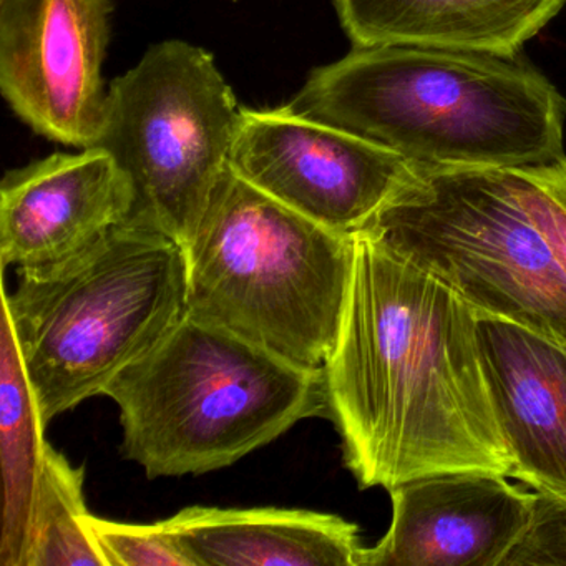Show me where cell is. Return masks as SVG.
I'll return each mask as SVG.
<instances>
[{
  "label": "cell",
  "mask_w": 566,
  "mask_h": 566,
  "mask_svg": "<svg viewBox=\"0 0 566 566\" xmlns=\"http://www.w3.org/2000/svg\"><path fill=\"white\" fill-rule=\"evenodd\" d=\"M327 407L360 489L449 472L510 476L476 339V311L367 231L353 234Z\"/></svg>",
  "instance_id": "1"
},
{
  "label": "cell",
  "mask_w": 566,
  "mask_h": 566,
  "mask_svg": "<svg viewBox=\"0 0 566 566\" xmlns=\"http://www.w3.org/2000/svg\"><path fill=\"white\" fill-rule=\"evenodd\" d=\"M287 107L427 167L515 168L565 155L566 101L515 55L354 48L311 72Z\"/></svg>",
  "instance_id": "2"
},
{
  "label": "cell",
  "mask_w": 566,
  "mask_h": 566,
  "mask_svg": "<svg viewBox=\"0 0 566 566\" xmlns=\"http://www.w3.org/2000/svg\"><path fill=\"white\" fill-rule=\"evenodd\" d=\"M104 396L120 410L125 455L150 479L224 469L301 420L329 419L323 367L188 311Z\"/></svg>",
  "instance_id": "3"
},
{
  "label": "cell",
  "mask_w": 566,
  "mask_h": 566,
  "mask_svg": "<svg viewBox=\"0 0 566 566\" xmlns=\"http://www.w3.org/2000/svg\"><path fill=\"white\" fill-rule=\"evenodd\" d=\"M188 311L187 254L167 234L127 221L48 270H21L2 313L45 426L150 353Z\"/></svg>",
  "instance_id": "4"
},
{
  "label": "cell",
  "mask_w": 566,
  "mask_h": 566,
  "mask_svg": "<svg viewBox=\"0 0 566 566\" xmlns=\"http://www.w3.org/2000/svg\"><path fill=\"white\" fill-rule=\"evenodd\" d=\"M185 254L188 313L303 366L329 359L353 234L304 217L228 167Z\"/></svg>",
  "instance_id": "5"
},
{
  "label": "cell",
  "mask_w": 566,
  "mask_h": 566,
  "mask_svg": "<svg viewBox=\"0 0 566 566\" xmlns=\"http://www.w3.org/2000/svg\"><path fill=\"white\" fill-rule=\"evenodd\" d=\"M360 231L452 287L473 310L566 344V274L496 167H427Z\"/></svg>",
  "instance_id": "6"
},
{
  "label": "cell",
  "mask_w": 566,
  "mask_h": 566,
  "mask_svg": "<svg viewBox=\"0 0 566 566\" xmlns=\"http://www.w3.org/2000/svg\"><path fill=\"white\" fill-rule=\"evenodd\" d=\"M241 111L213 55L188 42L155 44L115 78L94 147L108 151L130 178L128 221L187 250L230 167Z\"/></svg>",
  "instance_id": "7"
},
{
  "label": "cell",
  "mask_w": 566,
  "mask_h": 566,
  "mask_svg": "<svg viewBox=\"0 0 566 566\" xmlns=\"http://www.w3.org/2000/svg\"><path fill=\"white\" fill-rule=\"evenodd\" d=\"M230 168L304 217L354 234L413 174L416 164L284 105L241 111Z\"/></svg>",
  "instance_id": "8"
},
{
  "label": "cell",
  "mask_w": 566,
  "mask_h": 566,
  "mask_svg": "<svg viewBox=\"0 0 566 566\" xmlns=\"http://www.w3.org/2000/svg\"><path fill=\"white\" fill-rule=\"evenodd\" d=\"M111 14L112 0H0V88L35 134L71 147L97 144Z\"/></svg>",
  "instance_id": "9"
},
{
  "label": "cell",
  "mask_w": 566,
  "mask_h": 566,
  "mask_svg": "<svg viewBox=\"0 0 566 566\" xmlns=\"http://www.w3.org/2000/svg\"><path fill=\"white\" fill-rule=\"evenodd\" d=\"M493 472L422 476L389 490L392 522L359 566H502L532 523L536 492Z\"/></svg>",
  "instance_id": "10"
},
{
  "label": "cell",
  "mask_w": 566,
  "mask_h": 566,
  "mask_svg": "<svg viewBox=\"0 0 566 566\" xmlns=\"http://www.w3.org/2000/svg\"><path fill=\"white\" fill-rule=\"evenodd\" d=\"M134 187L108 151L55 154L8 171L0 185V260L48 270L91 250L127 223Z\"/></svg>",
  "instance_id": "11"
},
{
  "label": "cell",
  "mask_w": 566,
  "mask_h": 566,
  "mask_svg": "<svg viewBox=\"0 0 566 566\" xmlns=\"http://www.w3.org/2000/svg\"><path fill=\"white\" fill-rule=\"evenodd\" d=\"M476 339L510 479L565 495L566 344L479 311Z\"/></svg>",
  "instance_id": "12"
},
{
  "label": "cell",
  "mask_w": 566,
  "mask_h": 566,
  "mask_svg": "<svg viewBox=\"0 0 566 566\" xmlns=\"http://www.w3.org/2000/svg\"><path fill=\"white\" fill-rule=\"evenodd\" d=\"M191 566H359V526L297 509L188 506L161 520Z\"/></svg>",
  "instance_id": "13"
},
{
  "label": "cell",
  "mask_w": 566,
  "mask_h": 566,
  "mask_svg": "<svg viewBox=\"0 0 566 566\" xmlns=\"http://www.w3.org/2000/svg\"><path fill=\"white\" fill-rule=\"evenodd\" d=\"M354 48L406 45L513 57L566 0H334Z\"/></svg>",
  "instance_id": "14"
},
{
  "label": "cell",
  "mask_w": 566,
  "mask_h": 566,
  "mask_svg": "<svg viewBox=\"0 0 566 566\" xmlns=\"http://www.w3.org/2000/svg\"><path fill=\"white\" fill-rule=\"evenodd\" d=\"M0 367V449L4 476V522L0 565L25 566L35 499L49 443L45 423L19 353L8 316L2 313Z\"/></svg>",
  "instance_id": "15"
},
{
  "label": "cell",
  "mask_w": 566,
  "mask_h": 566,
  "mask_svg": "<svg viewBox=\"0 0 566 566\" xmlns=\"http://www.w3.org/2000/svg\"><path fill=\"white\" fill-rule=\"evenodd\" d=\"M87 515L84 473L49 446L25 566H105Z\"/></svg>",
  "instance_id": "16"
},
{
  "label": "cell",
  "mask_w": 566,
  "mask_h": 566,
  "mask_svg": "<svg viewBox=\"0 0 566 566\" xmlns=\"http://www.w3.org/2000/svg\"><path fill=\"white\" fill-rule=\"evenodd\" d=\"M506 170L520 205L566 274V155Z\"/></svg>",
  "instance_id": "17"
},
{
  "label": "cell",
  "mask_w": 566,
  "mask_h": 566,
  "mask_svg": "<svg viewBox=\"0 0 566 566\" xmlns=\"http://www.w3.org/2000/svg\"><path fill=\"white\" fill-rule=\"evenodd\" d=\"M87 525L105 566H191L164 522L135 525L88 513Z\"/></svg>",
  "instance_id": "18"
},
{
  "label": "cell",
  "mask_w": 566,
  "mask_h": 566,
  "mask_svg": "<svg viewBox=\"0 0 566 566\" xmlns=\"http://www.w3.org/2000/svg\"><path fill=\"white\" fill-rule=\"evenodd\" d=\"M558 565H566V493L536 492L532 523L502 566Z\"/></svg>",
  "instance_id": "19"
}]
</instances>
